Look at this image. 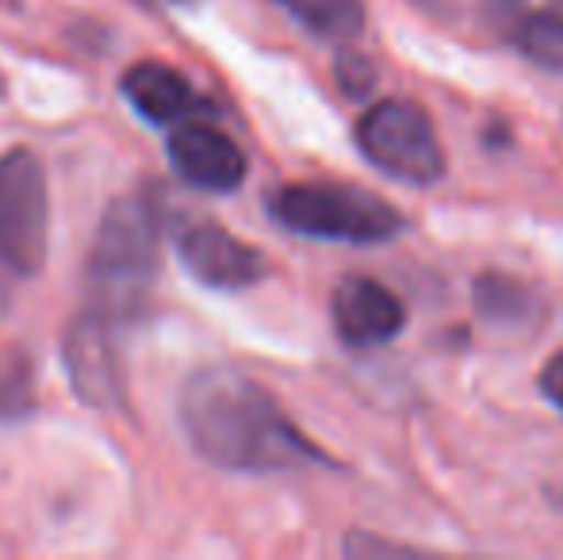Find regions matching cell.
Here are the masks:
<instances>
[{"label":"cell","mask_w":563,"mask_h":560,"mask_svg":"<svg viewBox=\"0 0 563 560\" xmlns=\"http://www.w3.org/2000/svg\"><path fill=\"white\" fill-rule=\"evenodd\" d=\"M180 426L192 449L227 472H288L330 461L280 399L234 365H203L180 388Z\"/></svg>","instance_id":"1"},{"label":"cell","mask_w":563,"mask_h":560,"mask_svg":"<svg viewBox=\"0 0 563 560\" xmlns=\"http://www.w3.org/2000/svg\"><path fill=\"white\" fill-rule=\"evenodd\" d=\"M162 216L150 196H119L100 219L89 257V296L92 311L108 322L139 319L150 304V284L157 270Z\"/></svg>","instance_id":"2"},{"label":"cell","mask_w":563,"mask_h":560,"mask_svg":"<svg viewBox=\"0 0 563 560\" xmlns=\"http://www.w3.org/2000/svg\"><path fill=\"white\" fill-rule=\"evenodd\" d=\"M268 216L303 239L349 242V246H376L407 227L395 204L356 185H330V180H303L284 185L268 196Z\"/></svg>","instance_id":"3"},{"label":"cell","mask_w":563,"mask_h":560,"mask_svg":"<svg viewBox=\"0 0 563 560\" xmlns=\"http://www.w3.org/2000/svg\"><path fill=\"white\" fill-rule=\"evenodd\" d=\"M356 150L376 165L379 173L402 180V185L430 188L445 177L449 162L433 120L418 100L391 97L364 108L353 128Z\"/></svg>","instance_id":"4"},{"label":"cell","mask_w":563,"mask_h":560,"mask_svg":"<svg viewBox=\"0 0 563 560\" xmlns=\"http://www.w3.org/2000/svg\"><path fill=\"white\" fill-rule=\"evenodd\" d=\"M51 239V193L46 173L31 150H8L0 157V262L8 270H43Z\"/></svg>","instance_id":"5"},{"label":"cell","mask_w":563,"mask_h":560,"mask_svg":"<svg viewBox=\"0 0 563 560\" xmlns=\"http://www.w3.org/2000/svg\"><path fill=\"white\" fill-rule=\"evenodd\" d=\"M334 330L353 350H376L402 334L407 327V304L376 277H345L330 299Z\"/></svg>","instance_id":"6"},{"label":"cell","mask_w":563,"mask_h":560,"mask_svg":"<svg viewBox=\"0 0 563 560\" xmlns=\"http://www.w3.org/2000/svg\"><path fill=\"white\" fill-rule=\"evenodd\" d=\"M180 262L192 273L200 284L208 288H223V292H238L250 288L268 273L265 254L250 242H242L238 234H230L227 227L219 223H196L180 234L177 242Z\"/></svg>","instance_id":"7"},{"label":"cell","mask_w":563,"mask_h":560,"mask_svg":"<svg viewBox=\"0 0 563 560\" xmlns=\"http://www.w3.org/2000/svg\"><path fill=\"white\" fill-rule=\"evenodd\" d=\"M66 365L77 396L89 407L112 411V407L123 404V376H119V358L112 345V322L92 307L69 327Z\"/></svg>","instance_id":"8"},{"label":"cell","mask_w":563,"mask_h":560,"mask_svg":"<svg viewBox=\"0 0 563 560\" xmlns=\"http://www.w3.org/2000/svg\"><path fill=\"white\" fill-rule=\"evenodd\" d=\"M169 162L188 185L208 188V193H234L245 180L242 146L211 123L177 120L169 135Z\"/></svg>","instance_id":"9"},{"label":"cell","mask_w":563,"mask_h":560,"mask_svg":"<svg viewBox=\"0 0 563 560\" xmlns=\"http://www.w3.org/2000/svg\"><path fill=\"white\" fill-rule=\"evenodd\" d=\"M123 97L150 123H177L192 112V89L177 69L162 62H142L123 77Z\"/></svg>","instance_id":"10"},{"label":"cell","mask_w":563,"mask_h":560,"mask_svg":"<svg viewBox=\"0 0 563 560\" xmlns=\"http://www.w3.org/2000/svg\"><path fill=\"white\" fill-rule=\"evenodd\" d=\"M311 35L345 43L364 31V0H276Z\"/></svg>","instance_id":"11"},{"label":"cell","mask_w":563,"mask_h":560,"mask_svg":"<svg viewBox=\"0 0 563 560\" xmlns=\"http://www.w3.org/2000/svg\"><path fill=\"white\" fill-rule=\"evenodd\" d=\"M475 311H479V319L498 322V327H518V322L533 319L537 296L506 273H483L475 281Z\"/></svg>","instance_id":"12"},{"label":"cell","mask_w":563,"mask_h":560,"mask_svg":"<svg viewBox=\"0 0 563 560\" xmlns=\"http://www.w3.org/2000/svg\"><path fill=\"white\" fill-rule=\"evenodd\" d=\"M510 43L518 46L533 66L560 74L563 69V12H533V15H526V20H518Z\"/></svg>","instance_id":"13"},{"label":"cell","mask_w":563,"mask_h":560,"mask_svg":"<svg viewBox=\"0 0 563 560\" xmlns=\"http://www.w3.org/2000/svg\"><path fill=\"white\" fill-rule=\"evenodd\" d=\"M338 81L349 97L361 100V97H368V89L376 85V74H372L368 58H361V54H341L338 58Z\"/></svg>","instance_id":"14"},{"label":"cell","mask_w":563,"mask_h":560,"mask_svg":"<svg viewBox=\"0 0 563 560\" xmlns=\"http://www.w3.org/2000/svg\"><path fill=\"white\" fill-rule=\"evenodd\" d=\"M537 388H541V396L563 415V350L544 361L541 376H537Z\"/></svg>","instance_id":"15"}]
</instances>
